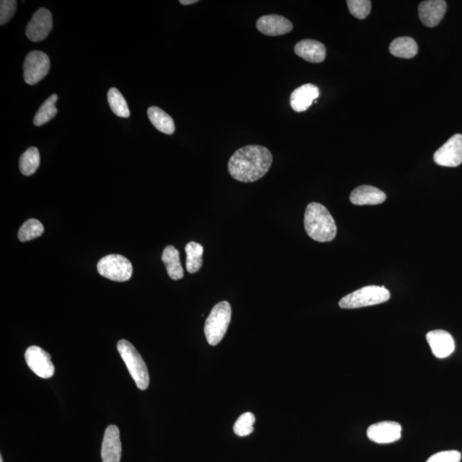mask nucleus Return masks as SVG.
Listing matches in <instances>:
<instances>
[{
	"label": "nucleus",
	"instance_id": "c756f323",
	"mask_svg": "<svg viewBox=\"0 0 462 462\" xmlns=\"http://www.w3.org/2000/svg\"><path fill=\"white\" fill-rule=\"evenodd\" d=\"M461 454L457 451H441L429 458L427 462H461Z\"/></svg>",
	"mask_w": 462,
	"mask_h": 462
},
{
	"label": "nucleus",
	"instance_id": "412c9836",
	"mask_svg": "<svg viewBox=\"0 0 462 462\" xmlns=\"http://www.w3.org/2000/svg\"><path fill=\"white\" fill-rule=\"evenodd\" d=\"M390 52L397 58L412 59L418 54V45L413 38L400 37L393 40Z\"/></svg>",
	"mask_w": 462,
	"mask_h": 462
},
{
	"label": "nucleus",
	"instance_id": "4468645a",
	"mask_svg": "<svg viewBox=\"0 0 462 462\" xmlns=\"http://www.w3.org/2000/svg\"><path fill=\"white\" fill-rule=\"evenodd\" d=\"M257 30L261 34L268 36H279L290 33L293 30V24L283 16H263L256 23Z\"/></svg>",
	"mask_w": 462,
	"mask_h": 462
},
{
	"label": "nucleus",
	"instance_id": "f3484780",
	"mask_svg": "<svg viewBox=\"0 0 462 462\" xmlns=\"http://www.w3.org/2000/svg\"><path fill=\"white\" fill-rule=\"evenodd\" d=\"M295 52L300 58L310 63H321L326 59V48L314 40H303L295 45Z\"/></svg>",
	"mask_w": 462,
	"mask_h": 462
},
{
	"label": "nucleus",
	"instance_id": "4be33fe9",
	"mask_svg": "<svg viewBox=\"0 0 462 462\" xmlns=\"http://www.w3.org/2000/svg\"><path fill=\"white\" fill-rule=\"evenodd\" d=\"M185 252L187 254L186 258V268L189 273H196L201 268L203 264L204 248L200 243L190 242L185 247Z\"/></svg>",
	"mask_w": 462,
	"mask_h": 462
},
{
	"label": "nucleus",
	"instance_id": "6ab92c4d",
	"mask_svg": "<svg viewBox=\"0 0 462 462\" xmlns=\"http://www.w3.org/2000/svg\"><path fill=\"white\" fill-rule=\"evenodd\" d=\"M162 261L164 262L169 277L172 280H179L184 278V271L181 265L180 254L175 247H166L162 254Z\"/></svg>",
	"mask_w": 462,
	"mask_h": 462
},
{
	"label": "nucleus",
	"instance_id": "ddd939ff",
	"mask_svg": "<svg viewBox=\"0 0 462 462\" xmlns=\"http://www.w3.org/2000/svg\"><path fill=\"white\" fill-rule=\"evenodd\" d=\"M427 340L433 355L437 358H447L455 351V341L448 331L444 330L429 331L427 334Z\"/></svg>",
	"mask_w": 462,
	"mask_h": 462
},
{
	"label": "nucleus",
	"instance_id": "a211bd4d",
	"mask_svg": "<svg viewBox=\"0 0 462 462\" xmlns=\"http://www.w3.org/2000/svg\"><path fill=\"white\" fill-rule=\"evenodd\" d=\"M386 200V194L370 185L360 186L350 194L351 203L356 206L379 205Z\"/></svg>",
	"mask_w": 462,
	"mask_h": 462
},
{
	"label": "nucleus",
	"instance_id": "cd10ccee",
	"mask_svg": "<svg viewBox=\"0 0 462 462\" xmlns=\"http://www.w3.org/2000/svg\"><path fill=\"white\" fill-rule=\"evenodd\" d=\"M348 10L355 18L365 19L371 12V1L368 0H348L347 1Z\"/></svg>",
	"mask_w": 462,
	"mask_h": 462
},
{
	"label": "nucleus",
	"instance_id": "dca6fc26",
	"mask_svg": "<svg viewBox=\"0 0 462 462\" xmlns=\"http://www.w3.org/2000/svg\"><path fill=\"white\" fill-rule=\"evenodd\" d=\"M319 97V89L314 84H304L295 89L290 95V105L297 112L307 110Z\"/></svg>",
	"mask_w": 462,
	"mask_h": 462
},
{
	"label": "nucleus",
	"instance_id": "c85d7f7f",
	"mask_svg": "<svg viewBox=\"0 0 462 462\" xmlns=\"http://www.w3.org/2000/svg\"><path fill=\"white\" fill-rule=\"evenodd\" d=\"M18 3L15 0H2L0 2V25H5L13 18Z\"/></svg>",
	"mask_w": 462,
	"mask_h": 462
},
{
	"label": "nucleus",
	"instance_id": "5701e85b",
	"mask_svg": "<svg viewBox=\"0 0 462 462\" xmlns=\"http://www.w3.org/2000/svg\"><path fill=\"white\" fill-rule=\"evenodd\" d=\"M40 152L35 147L30 148L22 154L19 160V168L24 176H31L37 171L40 166Z\"/></svg>",
	"mask_w": 462,
	"mask_h": 462
},
{
	"label": "nucleus",
	"instance_id": "bb28decb",
	"mask_svg": "<svg viewBox=\"0 0 462 462\" xmlns=\"http://www.w3.org/2000/svg\"><path fill=\"white\" fill-rule=\"evenodd\" d=\"M255 416L253 413H243L234 425L235 434L238 437H247L254 432Z\"/></svg>",
	"mask_w": 462,
	"mask_h": 462
},
{
	"label": "nucleus",
	"instance_id": "2eb2a0df",
	"mask_svg": "<svg viewBox=\"0 0 462 462\" xmlns=\"http://www.w3.org/2000/svg\"><path fill=\"white\" fill-rule=\"evenodd\" d=\"M447 10V3L444 0H429L420 3L419 16L424 25L434 28L439 25Z\"/></svg>",
	"mask_w": 462,
	"mask_h": 462
},
{
	"label": "nucleus",
	"instance_id": "39448f33",
	"mask_svg": "<svg viewBox=\"0 0 462 462\" xmlns=\"http://www.w3.org/2000/svg\"><path fill=\"white\" fill-rule=\"evenodd\" d=\"M391 298V293L384 286L370 285L352 292L339 302V306L343 309H356V308L379 305L386 302Z\"/></svg>",
	"mask_w": 462,
	"mask_h": 462
},
{
	"label": "nucleus",
	"instance_id": "393cba45",
	"mask_svg": "<svg viewBox=\"0 0 462 462\" xmlns=\"http://www.w3.org/2000/svg\"><path fill=\"white\" fill-rule=\"evenodd\" d=\"M107 98L112 111L117 116L124 117V119H127L131 116L126 100H125L119 90H117L115 88H111L108 92Z\"/></svg>",
	"mask_w": 462,
	"mask_h": 462
},
{
	"label": "nucleus",
	"instance_id": "20e7f679",
	"mask_svg": "<svg viewBox=\"0 0 462 462\" xmlns=\"http://www.w3.org/2000/svg\"><path fill=\"white\" fill-rule=\"evenodd\" d=\"M231 310L228 302H221L215 305L205 323V336L210 345L216 346L225 338L230 324Z\"/></svg>",
	"mask_w": 462,
	"mask_h": 462
},
{
	"label": "nucleus",
	"instance_id": "f257e3e1",
	"mask_svg": "<svg viewBox=\"0 0 462 462\" xmlns=\"http://www.w3.org/2000/svg\"><path fill=\"white\" fill-rule=\"evenodd\" d=\"M273 154L262 146L249 145L238 149L228 163L230 175L239 182H254L268 172Z\"/></svg>",
	"mask_w": 462,
	"mask_h": 462
},
{
	"label": "nucleus",
	"instance_id": "9d476101",
	"mask_svg": "<svg viewBox=\"0 0 462 462\" xmlns=\"http://www.w3.org/2000/svg\"><path fill=\"white\" fill-rule=\"evenodd\" d=\"M52 28V16L50 11L40 8L31 18L26 28V35L31 42H42L49 35Z\"/></svg>",
	"mask_w": 462,
	"mask_h": 462
},
{
	"label": "nucleus",
	"instance_id": "6e6552de",
	"mask_svg": "<svg viewBox=\"0 0 462 462\" xmlns=\"http://www.w3.org/2000/svg\"><path fill=\"white\" fill-rule=\"evenodd\" d=\"M25 360L28 367L42 379H50L54 375L55 367L52 362L51 355L43 348L31 346L25 352Z\"/></svg>",
	"mask_w": 462,
	"mask_h": 462
},
{
	"label": "nucleus",
	"instance_id": "f8f14e48",
	"mask_svg": "<svg viewBox=\"0 0 462 462\" xmlns=\"http://www.w3.org/2000/svg\"><path fill=\"white\" fill-rule=\"evenodd\" d=\"M121 456L119 429L117 425H109L105 432L102 447H101V458L103 462H120Z\"/></svg>",
	"mask_w": 462,
	"mask_h": 462
},
{
	"label": "nucleus",
	"instance_id": "b1692460",
	"mask_svg": "<svg viewBox=\"0 0 462 462\" xmlns=\"http://www.w3.org/2000/svg\"><path fill=\"white\" fill-rule=\"evenodd\" d=\"M58 99V95H52L45 101L35 117L34 124L36 126H42V125L48 123V122L51 121L57 115L58 109L56 108L55 104Z\"/></svg>",
	"mask_w": 462,
	"mask_h": 462
},
{
	"label": "nucleus",
	"instance_id": "aec40b11",
	"mask_svg": "<svg viewBox=\"0 0 462 462\" xmlns=\"http://www.w3.org/2000/svg\"><path fill=\"white\" fill-rule=\"evenodd\" d=\"M148 115L152 124L158 131L165 135H172L175 132L176 126L172 117L162 109L151 107L148 110Z\"/></svg>",
	"mask_w": 462,
	"mask_h": 462
},
{
	"label": "nucleus",
	"instance_id": "1a4fd4ad",
	"mask_svg": "<svg viewBox=\"0 0 462 462\" xmlns=\"http://www.w3.org/2000/svg\"><path fill=\"white\" fill-rule=\"evenodd\" d=\"M435 163L444 167H457L462 164V135L456 134L437 149L433 156Z\"/></svg>",
	"mask_w": 462,
	"mask_h": 462
},
{
	"label": "nucleus",
	"instance_id": "7ed1b4c3",
	"mask_svg": "<svg viewBox=\"0 0 462 462\" xmlns=\"http://www.w3.org/2000/svg\"><path fill=\"white\" fill-rule=\"evenodd\" d=\"M117 348L137 388L141 391L147 390L150 382L149 372L139 352L127 340H120Z\"/></svg>",
	"mask_w": 462,
	"mask_h": 462
},
{
	"label": "nucleus",
	"instance_id": "2f4dec72",
	"mask_svg": "<svg viewBox=\"0 0 462 462\" xmlns=\"http://www.w3.org/2000/svg\"><path fill=\"white\" fill-rule=\"evenodd\" d=\"M0 462H4L2 456H0Z\"/></svg>",
	"mask_w": 462,
	"mask_h": 462
},
{
	"label": "nucleus",
	"instance_id": "0eeeda50",
	"mask_svg": "<svg viewBox=\"0 0 462 462\" xmlns=\"http://www.w3.org/2000/svg\"><path fill=\"white\" fill-rule=\"evenodd\" d=\"M50 70V59L40 51L30 52L24 60L23 77L28 85H35L42 81Z\"/></svg>",
	"mask_w": 462,
	"mask_h": 462
},
{
	"label": "nucleus",
	"instance_id": "a878e982",
	"mask_svg": "<svg viewBox=\"0 0 462 462\" xmlns=\"http://www.w3.org/2000/svg\"><path fill=\"white\" fill-rule=\"evenodd\" d=\"M44 232V227L39 220L30 218L22 225L19 230L18 239L23 242L33 240Z\"/></svg>",
	"mask_w": 462,
	"mask_h": 462
},
{
	"label": "nucleus",
	"instance_id": "7c9ffc66",
	"mask_svg": "<svg viewBox=\"0 0 462 462\" xmlns=\"http://www.w3.org/2000/svg\"><path fill=\"white\" fill-rule=\"evenodd\" d=\"M198 2V0H180V4H182V6L193 5V4Z\"/></svg>",
	"mask_w": 462,
	"mask_h": 462
},
{
	"label": "nucleus",
	"instance_id": "423d86ee",
	"mask_svg": "<svg viewBox=\"0 0 462 462\" xmlns=\"http://www.w3.org/2000/svg\"><path fill=\"white\" fill-rule=\"evenodd\" d=\"M97 269L102 277L115 282L128 281L133 273L131 261L119 254H110L101 259Z\"/></svg>",
	"mask_w": 462,
	"mask_h": 462
},
{
	"label": "nucleus",
	"instance_id": "f03ea898",
	"mask_svg": "<svg viewBox=\"0 0 462 462\" xmlns=\"http://www.w3.org/2000/svg\"><path fill=\"white\" fill-rule=\"evenodd\" d=\"M304 226L308 236L319 242H331L338 231L329 211L317 202H312L307 206Z\"/></svg>",
	"mask_w": 462,
	"mask_h": 462
},
{
	"label": "nucleus",
	"instance_id": "9b49d317",
	"mask_svg": "<svg viewBox=\"0 0 462 462\" xmlns=\"http://www.w3.org/2000/svg\"><path fill=\"white\" fill-rule=\"evenodd\" d=\"M403 428L395 421H382L368 427V439L374 443L386 444L395 443L402 437Z\"/></svg>",
	"mask_w": 462,
	"mask_h": 462
}]
</instances>
